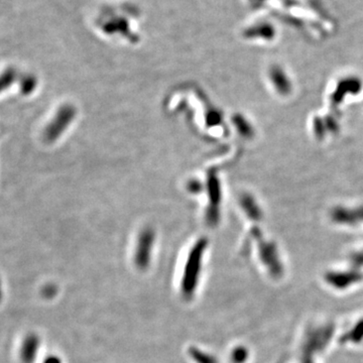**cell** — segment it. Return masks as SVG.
Here are the masks:
<instances>
[{
	"label": "cell",
	"mask_w": 363,
	"mask_h": 363,
	"mask_svg": "<svg viewBox=\"0 0 363 363\" xmlns=\"http://www.w3.org/2000/svg\"><path fill=\"white\" fill-rule=\"evenodd\" d=\"M202 253L203 246L194 249L186 265L181 279V293L187 298H191L197 287L201 272Z\"/></svg>",
	"instance_id": "1"
},
{
	"label": "cell",
	"mask_w": 363,
	"mask_h": 363,
	"mask_svg": "<svg viewBox=\"0 0 363 363\" xmlns=\"http://www.w3.org/2000/svg\"><path fill=\"white\" fill-rule=\"evenodd\" d=\"M40 345V339L37 335H28L22 344L21 348V359L24 363L33 362Z\"/></svg>",
	"instance_id": "2"
},
{
	"label": "cell",
	"mask_w": 363,
	"mask_h": 363,
	"mask_svg": "<svg viewBox=\"0 0 363 363\" xmlns=\"http://www.w3.org/2000/svg\"><path fill=\"white\" fill-rule=\"evenodd\" d=\"M189 353L190 356L197 363H217L215 357L204 351H201L196 347H192L189 350Z\"/></svg>",
	"instance_id": "3"
},
{
	"label": "cell",
	"mask_w": 363,
	"mask_h": 363,
	"mask_svg": "<svg viewBox=\"0 0 363 363\" xmlns=\"http://www.w3.org/2000/svg\"><path fill=\"white\" fill-rule=\"evenodd\" d=\"M44 363H61V360L57 356H49Z\"/></svg>",
	"instance_id": "4"
},
{
	"label": "cell",
	"mask_w": 363,
	"mask_h": 363,
	"mask_svg": "<svg viewBox=\"0 0 363 363\" xmlns=\"http://www.w3.org/2000/svg\"><path fill=\"white\" fill-rule=\"evenodd\" d=\"M0 299H1V285H0Z\"/></svg>",
	"instance_id": "5"
}]
</instances>
